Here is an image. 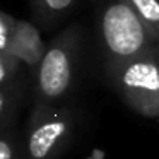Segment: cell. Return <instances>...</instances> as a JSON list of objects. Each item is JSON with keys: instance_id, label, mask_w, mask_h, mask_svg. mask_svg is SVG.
Segmentation results:
<instances>
[{"instance_id": "52a82bcc", "label": "cell", "mask_w": 159, "mask_h": 159, "mask_svg": "<svg viewBox=\"0 0 159 159\" xmlns=\"http://www.w3.org/2000/svg\"><path fill=\"white\" fill-rule=\"evenodd\" d=\"M77 0H31L41 19H60L74 9Z\"/></svg>"}, {"instance_id": "6da1fadb", "label": "cell", "mask_w": 159, "mask_h": 159, "mask_svg": "<svg viewBox=\"0 0 159 159\" xmlns=\"http://www.w3.org/2000/svg\"><path fill=\"white\" fill-rule=\"evenodd\" d=\"M115 87L125 103L147 118H159V53L149 48L127 62L111 65Z\"/></svg>"}, {"instance_id": "5b68a950", "label": "cell", "mask_w": 159, "mask_h": 159, "mask_svg": "<svg viewBox=\"0 0 159 159\" xmlns=\"http://www.w3.org/2000/svg\"><path fill=\"white\" fill-rule=\"evenodd\" d=\"M46 50L48 48L43 43L38 29L31 22L16 21L12 24L11 39H9V53L19 63H24L29 69L38 70Z\"/></svg>"}, {"instance_id": "30bf717a", "label": "cell", "mask_w": 159, "mask_h": 159, "mask_svg": "<svg viewBox=\"0 0 159 159\" xmlns=\"http://www.w3.org/2000/svg\"><path fill=\"white\" fill-rule=\"evenodd\" d=\"M0 159H16L14 142L5 135H0Z\"/></svg>"}, {"instance_id": "9c48e42d", "label": "cell", "mask_w": 159, "mask_h": 159, "mask_svg": "<svg viewBox=\"0 0 159 159\" xmlns=\"http://www.w3.org/2000/svg\"><path fill=\"white\" fill-rule=\"evenodd\" d=\"M12 21L0 17V50L9 53V39H11V31H12Z\"/></svg>"}, {"instance_id": "7a4b0ae2", "label": "cell", "mask_w": 159, "mask_h": 159, "mask_svg": "<svg viewBox=\"0 0 159 159\" xmlns=\"http://www.w3.org/2000/svg\"><path fill=\"white\" fill-rule=\"evenodd\" d=\"M101 36L111 58V65L145 53L152 41L145 26L125 0H116L104 9L101 19Z\"/></svg>"}, {"instance_id": "8fae6325", "label": "cell", "mask_w": 159, "mask_h": 159, "mask_svg": "<svg viewBox=\"0 0 159 159\" xmlns=\"http://www.w3.org/2000/svg\"><path fill=\"white\" fill-rule=\"evenodd\" d=\"M9 103H11L9 94L4 91V87H0V120L4 118L5 111H7V108H9Z\"/></svg>"}, {"instance_id": "ba28073f", "label": "cell", "mask_w": 159, "mask_h": 159, "mask_svg": "<svg viewBox=\"0 0 159 159\" xmlns=\"http://www.w3.org/2000/svg\"><path fill=\"white\" fill-rule=\"evenodd\" d=\"M19 69V62L7 52L0 50V87L7 86L14 79L16 72Z\"/></svg>"}, {"instance_id": "3957f363", "label": "cell", "mask_w": 159, "mask_h": 159, "mask_svg": "<svg viewBox=\"0 0 159 159\" xmlns=\"http://www.w3.org/2000/svg\"><path fill=\"white\" fill-rule=\"evenodd\" d=\"M75 55L77 34L74 31L63 33L62 38H57L48 46L38 67L39 106H50V103L65 96L72 84Z\"/></svg>"}, {"instance_id": "277c9868", "label": "cell", "mask_w": 159, "mask_h": 159, "mask_svg": "<svg viewBox=\"0 0 159 159\" xmlns=\"http://www.w3.org/2000/svg\"><path fill=\"white\" fill-rule=\"evenodd\" d=\"M72 127V118L65 110L36 106L28 137L29 159H53L60 152Z\"/></svg>"}, {"instance_id": "8992f818", "label": "cell", "mask_w": 159, "mask_h": 159, "mask_svg": "<svg viewBox=\"0 0 159 159\" xmlns=\"http://www.w3.org/2000/svg\"><path fill=\"white\" fill-rule=\"evenodd\" d=\"M125 2H128V5L139 16L151 39L159 43V0H125Z\"/></svg>"}]
</instances>
